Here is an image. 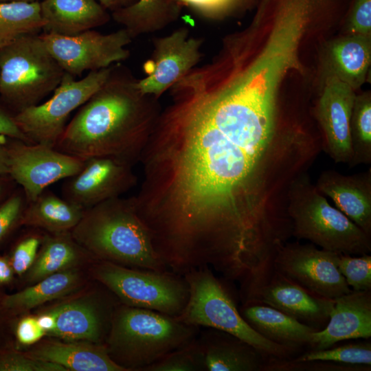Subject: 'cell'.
<instances>
[{
    "instance_id": "1",
    "label": "cell",
    "mask_w": 371,
    "mask_h": 371,
    "mask_svg": "<svg viewBox=\"0 0 371 371\" xmlns=\"http://www.w3.org/2000/svg\"><path fill=\"white\" fill-rule=\"evenodd\" d=\"M322 143L281 113L235 101L171 102L141 156L131 199L157 255L183 274L237 280L292 236L288 195Z\"/></svg>"
},
{
    "instance_id": "2",
    "label": "cell",
    "mask_w": 371,
    "mask_h": 371,
    "mask_svg": "<svg viewBox=\"0 0 371 371\" xmlns=\"http://www.w3.org/2000/svg\"><path fill=\"white\" fill-rule=\"evenodd\" d=\"M137 79L113 65L103 85L82 104L54 148L83 160L110 157L139 164L161 112Z\"/></svg>"
},
{
    "instance_id": "3",
    "label": "cell",
    "mask_w": 371,
    "mask_h": 371,
    "mask_svg": "<svg viewBox=\"0 0 371 371\" xmlns=\"http://www.w3.org/2000/svg\"><path fill=\"white\" fill-rule=\"evenodd\" d=\"M74 240L98 261L130 268L168 270L131 197L112 199L85 210L71 230Z\"/></svg>"
},
{
    "instance_id": "4",
    "label": "cell",
    "mask_w": 371,
    "mask_h": 371,
    "mask_svg": "<svg viewBox=\"0 0 371 371\" xmlns=\"http://www.w3.org/2000/svg\"><path fill=\"white\" fill-rule=\"evenodd\" d=\"M200 327L157 311L120 304L106 341L109 356L126 370H142L195 339Z\"/></svg>"
},
{
    "instance_id": "5",
    "label": "cell",
    "mask_w": 371,
    "mask_h": 371,
    "mask_svg": "<svg viewBox=\"0 0 371 371\" xmlns=\"http://www.w3.org/2000/svg\"><path fill=\"white\" fill-rule=\"evenodd\" d=\"M287 213L292 224V236L308 240L321 249L350 255L371 252L370 236L364 232L312 184L308 174L291 186Z\"/></svg>"
},
{
    "instance_id": "6",
    "label": "cell",
    "mask_w": 371,
    "mask_h": 371,
    "mask_svg": "<svg viewBox=\"0 0 371 371\" xmlns=\"http://www.w3.org/2000/svg\"><path fill=\"white\" fill-rule=\"evenodd\" d=\"M189 286L187 304L178 320L229 333L257 349L269 361L289 358L296 350L276 344L255 330L242 317L223 283L207 266L183 275Z\"/></svg>"
},
{
    "instance_id": "7",
    "label": "cell",
    "mask_w": 371,
    "mask_h": 371,
    "mask_svg": "<svg viewBox=\"0 0 371 371\" xmlns=\"http://www.w3.org/2000/svg\"><path fill=\"white\" fill-rule=\"evenodd\" d=\"M65 73L40 34L23 36L0 49V97L17 113L39 104Z\"/></svg>"
},
{
    "instance_id": "8",
    "label": "cell",
    "mask_w": 371,
    "mask_h": 371,
    "mask_svg": "<svg viewBox=\"0 0 371 371\" xmlns=\"http://www.w3.org/2000/svg\"><path fill=\"white\" fill-rule=\"evenodd\" d=\"M93 275L121 304L172 317L181 314L189 297V286L183 276L170 270L130 268L98 261L93 268Z\"/></svg>"
},
{
    "instance_id": "9",
    "label": "cell",
    "mask_w": 371,
    "mask_h": 371,
    "mask_svg": "<svg viewBox=\"0 0 371 371\" xmlns=\"http://www.w3.org/2000/svg\"><path fill=\"white\" fill-rule=\"evenodd\" d=\"M113 65L91 71L83 78L65 73L46 102L24 109L14 119L31 144L54 147L67 126L69 115L84 104L106 81Z\"/></svg>"
},
{
    "instance_id": "10",
    "label": "cell",
    "mask_w": 371,
    "mask_h": 371,
    "mask_svg": "<svg viewBox=\"0 0 371 371\" xmlns=\"http://www.w3.org/2000/svg\"><path fill=\"white\" fill-rule=\"evenodd\" d=\"M40 36L64 71L74 77L125 60L130 56L126 47L133 39L124 28L109 34L89 30L71 36L49 33Z\"/></svg>"
},
{
    "instance_id": "11",
    "label": "cell",
    "mask_w": 371,
    "mask_h": 371,
    "mask_svg": "<svg viewBox=\"0 0 371 371\" xmlns=\"http://www.w3.org/2000/svg\"><path fill=\"white\" fill-rule=\"evenodd\" d=\"M338 254L313 244L286 243L275 255L273 269L318 296L335 299L352 291L339 271Z\"/></svg>"
},
{
    "instance_id": "12",
    "label": "cell",
    "mask_w": 371,
    "mask_h": 371,
    "mask_svg": "<svg viewBox=\"0 0 371 371\" xmlns=\"http://www.w3.org/2000/svg\"><path fill=\"white\" fill-rule=\"evenodd\" d=\"M8 149L9 175L21 186L27 203L51 184L77 174L85 162L54 147L15 139Z\"/></svg>"
},
{
    "instance_id": "13",
    "label": "cell",
    "mask_w": 371,
    "mask_h": 371,
    "mask_svg": "<svg viewBox=\"0 0 371 371\" xmlns=\"http://www.w3.org/2000/svg\"><path fill=\"white\" fill-rule=\"evenodd\" d=\"M201 38L190 36L186 27L153 40V49L144 64L146 77L137 80V89L157 99L197 66L202 57Z\"/></svg>"
},
{
    "instance_id": "14",
    "label": "cell",
    "mask_w": 371,
    "mask_h": 371,
    "mask_svg": "<svg viewBox=\"0 0 371 371\" xmlns=\"http://www.w3.org/2000/svg\"><path fill=\"white\" fill-rule=\"evenodd\" d=\"M135 165L114 157L85 160L82 170L65 179L62 197L83 210L121 197L138 185Z\"/></svg>"
},
{
    "instance_id": "15",
    "label": "cell",
    "mask_w": 371,
    "mask_h": 371,
    "mask_svg": "<svg viewBox=\"0 0 371 371\" xmlns=\"http://www.w3.org/2000/svg\"><path fill=\"white\" fill-rule=\"evenodd\" d=\"M337 76L328 77L316 108L323 133L322 148L336 163L350 164V124L356 95Z\"/></svg>"
},
{
    "instance_id": "16",
    "label": "cell",
    "mask_w": 371,
    "mask_h": 371,
    "mask_svg": "<svg viewBox=\"0 0 371 371\" xmlns=\"http://www.w3.org/2000/svg\"><path fill=\"white\" fill-rule=\"evenodd\" d=\"M115 305L113 297L102 295L92 302H72L49 311L55 326L48 334L67 340L106 341Z\"/></svg>"
},
{
    "instance_id": "17",
    "label": "cell",
    "mask_w": 371,
    "mask_h": 371,
    "mask_svg": "<svg viewBox=\"0 0 371 371\" xmlns=\"http://www.w3.org/2000/svg\"><path fill=\"white\" fill-rule=\"evenodd\" d=\"M251 302L270 306L306 324H322L328 321L335 300L318 296L273 270L246 303Z\"/></svg>"
},
{
    "instance_id": "18",
    "label": "cell",
    "mask_w": 371,
    "mask_h": 371,
    "mask_svg": "<svg viewBox=\"0 0 371 371\" xmlns=\"http://www.w3.org/2000/svg\"><path fill=\"white\" fill-rule=\"evenodd\" d=\"M335 300L328 322L315 330L310 346L312 350L332 347L340 341L371 337V292L352 291Z\"/></svg>"
},
{
    "instance_id": "19",
    "label": "cell",
    "mask_w": 371,
    "mask_h": 371,
    "mask_svg": "<svg viewBox=\"0 0 371 371\" xmlns=\"http://www.w3.org/2000/svg\"><path fill=\"white\" fill-rule=\"evenodd\" d=\"M318 191L330 199L336 207L371 236V170L351 175L335 170L321 173Z\"/></svg>"
},
{
    "instance_id": "20",
    "label": "cell",
    "mask_w": 371,
    "mask_h": 371,
    "mask_svg": "<svg viewBox=\"0 0 371 371\" xmlns=\"http://www.w3.org/2000/svg\"><path fill=\"white\" fill-rule=\"evenodd\" d=\"M206 371H258L265 357L254 347L223 331L206 328L197 336Z\"/></svg>"
},
{
    "instance_id": "21",
    "label": "cell",
    "mask_w": 371,
    "mask_h": 371,
    "mask_svg": "<svg viewBox=\"0 0 371 371\" xmlns=\"http://www.w3.org/2000/svg\"><path fill=\"white\" fill-rule=\"evenodd\" d=\"M44 33L74 36L106 24L107 10L97 0H43Z\"/></svg>"
},
{
    "instance_id": "22",
    "label": "cell",
    "mask_w": 371,
    "mask_h": 371,
    "mask_svg": "<svg viewBox=\"0 0 371 371\" xmlns=\"http://www.w3.org/2000/svg\"><path fill=\"white\" fill-rule=\"evenodd\" d=\"M240 313L258 333L276 344L297 350L309 346L314 327L268 305L244 303Z\"/></svg>"
},
{
    "instance_id": "23",
    "label": "cell",
    "mask_w": 371,
    "mask_h": 371,
    "mask_svg": "<svg viewBox=\"0 0 371 371\" xmlns=\"http://www.w3.org/2000/svg\"><path fill=\"white\" fill-rule=\"evenodd\" d=\"M26 355L59 364L67 371H126L111 359L105 345L49 341Z\"/></svg>"
},
{
    "instance_id": "24",
    "label": "cell",
    "mask_w": 371,
    "mask_h": 371,
    "mask_svg": "<svg viewBox=\"0 0 371 371\" xmlns=\"http://www.w3.org/2000/svg\"><path fill=\"white\" fill-rule=\"evenodd\" d=\"M182 6L178 0H137L112 12L111 16L133 38L159 31L176 21Z\"/></svg>"
},
{
    "instance_id": "25",
    "label": "cell",
    "mask_w": 371,
    "mask_h": 371,
    "mask_svg": "<svg viewBox=\"0 0 371 371\" xmlns=\"http://www.w3.org/2000/svg\"><path fill=\"white\" fill-rule=\"evenodd\" d=\"M85 210L48 190L27 203L21 223L51 234L69 232L80 221Z\"/></svg>"
},
{
    "instance_id": "26",
    "label": "cell",
    "mask_w": 371,
    "mask_h": 371,
    "mask_svg": "<svg viewBox=\"0 0 371 371\" xmlns=\"http://www.w3.org/2000/svg\"><path fill=\"white\" fill-rule=\"evenodd\" d=\"M370 55V37L350 35L338 39L330 49L332 74L355 90L365 80Z\"/></svg>"
},
{
    "instance_id": "27",
    "label": "cell",
    "mask_w": 371,
    "mask_h": 371,
    "mask_svg": "<svg viewBox=\"0 0 371 371\" xmlns=\"http://www.w3.org/2000/svg\"><path fill=\"white\" fill-rule=\"evenodd\" d=\"M42 248L29 273L32 282L69 269L80 257L83 249L71 232L52 234L43 240Z\"/></svg>"
},
{
    "instance_id": "28",
    "label": "cell",
    "mask_w": 371,
    "mask_h": 371,
    "mask_svg": "<svg viewBox=\"0 0 371 371\" xmlns=\"http://www.w3.org/2000/svg\"><path fill=\"white\" fill-rule=\"evenodd\" d=\"M78 281L76 271L66 269L44 278L34 286L3 297L2 304L11 311L30 309L68 293Z\"/></svg>"
},
{
    "instance_id": "29",
    "label": "cell",
    "mask_w": 371,
    "mask_h": 371,
    "mask_svg": "<svg viewBox=\"0 0 371 371\" xmlns=\"http://www.w3.org/2000/svg\"><path fill=\"white\" fill-rule=\"evenodd\" d=\"M43 20L40 2H0V49L27 35L38 34Z\"/></svg>"
},
{
    "instance_id": "30",
    "label": "cell",
    "mask_w": 371,
    "mask_h": 371,
    "mask_svg": "<svg viewBox=\"0 0 371 371\" xmlns=\"http://www.w3.org/2000/svg\"><path fill=\"white\" fill-rule=\"evenodd\" d=\"M350 137V166L371 163V99L368 95L356 96L352 109Z\"/></svg>"
},
{
    "instance_id": "31",
    "label": "cell",
    "mask_w": 371,
    "mask_h": 371,
    "mask_svg": "<svg viewBox=\"0 0 371 371\" xmlns=\"http://www.w3.org/2000/svg\"><path fill=\"white\" fill-rule=\"evenodd\" d=\"M312 361L368 366L371 365V344L370 342H361L333 348L312 350L289 362L301 363Z\"/></svg>"
},
{
    "instance_id": "32",
    "label": "cell",
    "mask_w": 371,
    "mask_h": 371,
    "mask_svg": "<svg viewBox=\"0 0 371 371\" xmlns=\"http://www.w3.org/2000/svg\"><path fill=\"white\" fill-rule=\"evenodd\" d=\"M205 370L203 354L197 337L143 370V371Z\"/></svg>"
},
{
    "instance_id": "33",
    "label": "cell",
    "mask_w": 371,
    "mask_h": 371,
    "mask_svg": "<svg viewBox=\"0 0 371 371\" xmlns=\"http://www.w3.org/2000/svg\"><path fill=\"white\" fill-rule=\"evenodd\" d=\"M338 269L353 291H370L371 256L338 254Z\"/></svg>"
},
{
    "instance_id": "34",
    "label": "cell",
    "mask_w": 371,
    "mask_h": 371,
    "mask_svg": "<svg viewBox=\"0 0 371 371\" xmlns=\"http://www.w3.org/2000/svg\"><path fill=\"white\" fill-rule=\"evenodd\" d=\"M0 371H67L63 366L15 352L0 353Z\"/></svg>"
},
{
    "instance_id": "35",
    "label": "cell",
    "mask_w": 371,
    "mask_h": 371,
    "mask_svg": "<svg viewBox=\"0 0 371 371\" xmlns=\"http://www.w3.org/2000/svg\"><path fill=\"white\" fill-rule=\"evenodd\" d=\"M346 28L350 35L370 37L371 0H352L348 11Z\"/></svg>"
},
{
    "instance_id": "36",
    "label": "cell",
    "mask_w": 371,
    "mask_h": 371,
    "mask_svg": "<svg viewBox=\"0 0 371 371\" xmlns=\"http://www.w3.org/2000/svg\"><path fill=\"white\" fill-rule=\"evenodd\" d=\"M24 192L14 193L0 205V241L19 221L25 207Z\"/></svg>"
},
{
    "instance_id": "37",
    "label": "cell",
    "mask_w": 371,
    "mask_h": 371,
    "mask_svg": "<svg viewBox=\"0 0 371 371\" xmlns=\"http://www.w3.org/2000/svg\"><path fill=\"white\" fill-rule=\"evenodd\" d=\"M40 242L38 236L32 235L18 243L10 261L14 273L21 275L32 267L36 258Z\"/></svg>"
},
{
    "instance_id": "38",
    "label": "cell",
    "mask_w": 371,
    "mask_h": 371,
    "mask_svg": "<svg viewBox=\"0 0 371 371\" xmlns=\"http://www.w3.org/2000/svg\"><path fill=\"white\" fill-rule=\"evenodd\" d=\"M182 5L194 8L202 16L215 18L227 13L229 0H178Z\"/></svg>"
},
{
    "instance_id": "39",
    "label": "cell",
    "mask_w": 371,
    "mask_h": 371,
    "mask_svg": "<svg viewBox=\"0 0 371 371\" xmlns=\"http://www.w3.org/2000/svg\"><path fill=\"white\" fill-rule=\"evenodd\" d=\"M45 334L39 326L36 317H25L18 324L16 335L18 341L23 345L36 343Z\"/></svg>"
},
{
    "instance_id": "40",
    "label": "cell",
    "mask_w": 371,
    "mask_h": 371,
    "mask_svg": "<svg viewBox=\"0 0 371 371\" xmlns=\"http://www.w3.org/2000/svg\"><path fill=\"white\" fill-rule=\"evenodd\" d=\"M0 136L8 137L31 144L17 126L14 115L0 106Z\"/></svg>"
},
{
    "instance_id": "41",
    "label": "cell",
    "mask_w": 371,
    "mask_h": 371,
    "mask_svg": "<svg viewBox=\"0 0 371 371\" xmlns=\"http://www.w3.org/2000/svg\"><path fill=\"white\" fill-rule=\"evenodd\" d=\"M13 272L10 262L0 257V284L9 282L12 278Z\"/></svg>"
},
{
    "instance_id": "42",
    "label": "cell",
    "mask_w": 371,
    "mask_h": 371,
    "mask_svg": "<svg viewBox=\"0 0 371 371\" xmlns=\"http://www.w3.org/2000/svg\"><path fill=\"white\" fill-rule=\"evenodd\" d=\"M106 10L111 12L128 6L137 0H97Z\"/></svg>"
},
{
    "instance_id": "43",
    "label": "cell",
    "mask_w": 371,
    "mask_h": 371,
    "mask_svg": "<svg viewBox=\"0 0 371 371\" xmlns=\"http://www.w3.org/2000/svg\"><path fill=\"white\" fill-rule=\"evenodd\" d=\"M9 175V153L8 146L0 141V177Z\"/></svg>"
},
{
    "instance_id": "44",
    "label": "cell",
    "mask_w": 371,
    "mask_h": 371,
    "mask_svg": "<svg viewBox=\"0 0 371 371\" xmlns=\"http://www.w3.org/2000/svg\"><path fill=\"white\" fill-rule=\"evenodd\" d=\"M39 326L45 330V333H49L55 326V317L49 312L41 314L36 317Z\"/></svg>"
},
{
    "instance_id": "45",
    "label": "cell",
    "mask_w": 371,
    "mask_h": 371,
    "mask_svg": "<svg viewBox=\"0 0 371 371\" xmlns=\"http://www.w3.org/2000/svg\"><path fill=\"white\" fill-rule=\"evenodd\" d=\"M258 0H229L227 14L236 10H242L250 8Z\"/></svg>"
},
{
    "instance_id": "46",
    "label": "cell",
    "mask_w": 371,
    "mask_h": 371,
    "mask_svg": "<svg viewBox=\"0 0 371 371\" xmlns=\"http://www.w3.org/2000/svg\"><path fill=\"white\" fill-rule=\"evenodd\" d=\"M39 0H0V2H26V3H31V2H36L38 1Z\"/></svg>"
},
{
    "instance_id": "47",
    "label": "cell",
    "mask_w": 371,
    "mask_h": 371,
    "mask_svg": "<svg viewBox=\"0 0 371 371\" xmlns=\"http://www.w3.org/2000/svg\"><path fill=\"white\" fill-rule=\"evenodd\" d=\"M3 177H5V176L0 177V199L2 196V195L3 194V191H4V183L2 181V178Z\"/></svg>"
},
{
    "instance_id": "48",
    "label": "cell",
    "mask_w": 371,
    "mask_h": 371,
    "mask_svg": "<svg viewBox=\"0 0 371 371\" xmlns=\"http://www.w3.org/2000/svg\"><path fill=\"white\" fill-rule=\"evenodd\" d=\"M3 306L2 302H1V304H0V308H1V307H3ZM0 319H1V318H0ZM0 322H1V319H0Z\"/></svg>"
}]
</instances>
